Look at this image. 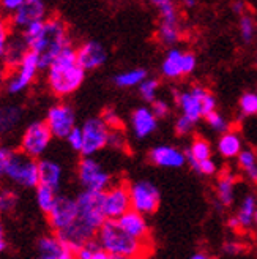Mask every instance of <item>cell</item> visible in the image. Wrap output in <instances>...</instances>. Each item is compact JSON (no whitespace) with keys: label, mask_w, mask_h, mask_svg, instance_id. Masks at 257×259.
<instances>
[{"label":"cell","mask_w":257,"mask_h":259,"mask_svg":"<svg viewBox=\"0 0 257 259\" xmlns=\"http://www.w3.org/2000/svg\"><path fill=\"white\" fill-rule=\"evenodd\" d=\"M151 111L155 112V115L158 119H164V117H168L169 112H171V106H169V103L166 101V100H155L151 103Z\"/></svg>","instance_id":"obj_43"},{"label":"cell","mask_w":257,"mask_h":259,"mask_svg":"<svg viewBox=\"0 0 257 259\" xmlns=\"http://www.w3.org/2000/svg\"><path fill=\"white\" fill-rule=\"evenodd\" d=\"M7 68L5 67H0V94H2V87L5 84V77H7Z\"/></svg>","instance_id":"obj_54"},{"label":"cell","mask_w":257,"mask_h":259,"mask_svg":"<svg viewBox=\"0 0 257 259\" xmlns=\"http://www.w3.org/2000/svg\"><path fill=\"white\" fill-rule=\"evenodd\" d=\"M238 111L241 117L257 115V92H245L238 100Z\"/></svg>","instance_id":"obj_31"},{"label":"cell","mask_w":257,"mask_h":259,"mask_svg":"<svg viewBox=\"0 0 257 259\" xmlns=\"http://www.w3.org/2000/svg\"><path fill=\"white\" fill-rule=\"evenodd\" d=\"M237 163H238V167L240 169L245 172L248 167L254 166L257 163V155L254 153V150L251 149H243L240 153H238V157H237Z\"/></svg>","instance_id":"obj_39"},{"label":"cell","mask_w":257,"mask_h":259,"mask_svg":"<svg viewBox=\"0 0 257 259\" xmlns=\"http://www.w3.org/2000/svg\"><path fill=\"white\" fill-rule=\"evenodd\" d=\"M76 201H78V218L76 220L98 234V229L108 220L105 213V191L82 190L76 196Z\"/></svg>","instance_id":"obj_5"},{"label":"cell","mask_w":257,"mask_h":259,"mask_svg":"<svg viewBox=\"0 0 257 259\" xmlns=\"http://www.w3.org/2000/svg\"><path fill=\"white\" fill-rule=\"evenodd\" d=\"M245 174H246V177L251 180L252 184H255V185H257V163H255L254 166L248 167V169L245 171Z\"/></svg>","instance_id":"obj_51"},{"label":"cell","mask_w":257,"mask_h":259,"mask_svg":"<svg viewBox=\"0 0 257 259\" xmlns=\"http://www.w3.org/2000/svg\"><path fill=\"white\" fill-rule=\"evenodd\" d=\"M46 4L44 0H25V2L13 13L10 24L15 29L24 30L30 24L40 22L46 19Z\"/></svg>","instance_id":"obj_16"},{"label":"cell","mask_w":257,"mask_h":259,"mask_svg":"<svg viewBox=\"0 0 257 259\" xmlns=\"http://www.w3.org/2000/svg\"><path fill=\"white\" fill-rule=\"evenodd\" d=\"M10 25L7 21L0 19V60L4 59L5 56V51H7V46H8V41H10Z\"/></svg>","instance_id":"obj_41"},{"label":"cell","mask_w":257,"mask_h":259,"mask_svg":"<svg viewBox=\"0 0 257 259\" xmlns=\"http://www.w3.org/2000/svg\"><path fill=\"white\" fill-rule=\"evenodd\" d=\"M205 120H207L209 126L216 133H224L229 130V123H227L226 117L218 111H213L212 114H209L207 117H205Z\"/></svg>","instance_id":"obj_36"},{"label":"cell","mask_w":257,"mask_h":259,"mask_svg":"<svg viewBox=\"0 0 257 259\" xmlns=\"http://www.w3.org/2000/svg\"><path fill=\"white\" fill-rule=\"evenodd\" d=\"M125 144H126V139H125V135H123L122 130L111 128L109 130V138H108V147L119 150V149H123Z\"/></svg>","instance_id":"obj_40"},{"label":"cell","mask_w":257,"mask_h":259,"mask_svg":"<svg viewBox=\"0 0 257 259\" xmlns=\"http://www.w3.org/2000/svg\"><path fill=\"white\" fill-rule=\"evenodd\" d=\"M189 259H212L209 254H205V253H202V251H197V253H194L192 254Z\"/></svg>","instance_id":"obj_55"},{"label":"cell","mask_w":257,"mask_h":259,"mask_svg":"<svg viewBox=\"0 0 257 259\" xmlns=\"http://www.w3.org/2000/svg\"><path fill=\"white\" fill-rule=\"evenodd\" d=\"M188 150L191 152V155L194 157L197 161H202V160H207V158H212V146L209 141H205L202 138H197L192 141V144L188 147Z\"/></svg>","instance_id":"obj_35"},{"label":"cell","mask_w":257,"mask_h":259,"mask_svg":"<svg viewBox=\"0 0 257 259\" xmlns=\"http://www.w3.org/2000/svg\"><path fill=\"white\" fill-rule=\"evenodd\" d=\"M131 130L136 139H145L158 130V117L151 108L140 106L131 112Z\"/></svg>","instance_id":"obj_20"},{"label":"cell","mask_w":257,"mask_h":259,"mask_svg":"<svg viewBox=\"0 0 257 259\" xmlns=\"http://www.w3.org/2000/svg\"><path fill=\"white\" fill-rule=\"evenodd\" d=\"M139 95L142 98L145 103H151L157 100V95H158V89H160V81L157 77H147L142 82L139 84Z\"/></svg>","instance_id":"obj_32"},{"label":"cell","mask_w":257,"mask_h":259,"mask_svg":"<svg viewBox=\"0 0 257 259\" xmlns=\"http://www.w3.org/2000/svg\"><path fill=\"white\" fill-rule=\"evenodd\" d=\"M254 225L257 226V210H255V215H254Z\"/></svg>","instance_id":"obj_58"},{"label":"cell","mask_w":257,"mask_h":259,"mask_svg":"<svg viewBox=\"0 0 257 259\" xmlns=\"http://www.w3.org/2000/svg\"><path fill=\"white\" fill-rule=\"evenodd\" d=\"M24 109L19 105H2L0 106V138H8L16 132L21 125Z\"/></svg>","instance_id":"obj_22"},{"label":"cell","mask_w":257,"mask_h":259,"mask_svg":"<svg viewBox=\"0 0 257 259\" xmlns=\"http://www.w3.org/2000/svg\"><path fill=\"white\" fill-rule=\"evenodd\" d=\"M29 46L25 43L22 33L19 36H10V41L5 51V56L2 59L4 67L10 71L13 68H16L18 65L21 63V60L24 59V56L27 54Z\"/></svg>","instance_id":"obj_23"},{"label":"cell","mask_w":257,"mask_h":259,"mask_svg":"<svg viewBox=\"0 0 257 259\" xmlns=\"http://www.w3.org/2000/svg\"><path fill=\"white\" fill-rule=\"evenodd\" d=\"M147 77H148L147 70L133 68V70H128V71L117 73L112 77V81L120 89H131V87H139V84L144 79H147Z\"/></svg>","instance_id":"obj_29"},{"label":"cell","mask_w":257,"mask_h":259,"mask_svg":"<svg viewBox=\"0 0 257 259\" xmlns=\"http://www.w3.org/2000/svg\"><path fill=\"white\" fill-rule=\"evenodd\" d=\"M182 2H183V5H185L186 8H192V7H196L197 0H182Z\"/></svg>","instance_id":"obj_57"},{"label":"cell","mask_w":257,"mask_h":259,"mask_svg":"<svg viewBox=\"0 0 257 259\" xmlns=\"http://www.w3.org/2000/svg\"><path fill=\"white\" fill-rule=\"evenodd\" d=\"M117 222L130 236L142 242H150V226L147 222V217L144 213H140L134 209H130L126 213H123Z\"/></svg>","instance_id":"obj_21"},{"label":"cell","mask_w":257,"mask_h":259,"mask_svg":"<svg viewBox=\"0 0 257 259\" xmlns=\"http://www.w3.org/2000/svg\"><path fill=\"white\" fill-rule=\"evenodd\" d=\"M243 250V245L237 243V242H226L223 245V251L229 256H232V254H238L240 251Z\"/></svg>","instance_id":"obj_49"},{"label":"cell","mask_w":257,"mask_h":259,"mask_svg":"<svg viewBox=\"0 0 257 259\" xmlns=\"http://www.w3.org/2000/svg\"><path fill=\"white\" fill-rule=\"evenodd\" d=\"M245 10H246V5L243 0H235V2L232 4V11L235 13V15H245Z\"/></svg>","instance_id":"obj_50"},{"label":"cell","mask_w":257,"mask_h":259,"mask_svg":"<svg viewBox=\"0 0 257 259\" xmlns=\"http://www.w3.org/2000/svg\"><path fill=\"white\" fill-rule=\"evenodd\" d=\"M88 259H112V256H111L108 251H105L102 248H99L98 251L93 253V256H90Z\"/></svg>","instance_id":"obj_52"},{"label":"cell","mask_w":257,"mask_h":259,"mask_svg":"<svg viewBox=\"0 0 257 259\" xmlns=\"http://www.w3.org/2000/svg\"><path fill=\"white\" fill-rule=\"evenodd\" d=\"M18 205V193L11 188H0V213H11Z\"/></svg>","instance_id":"obj_34"},{"label":"cell","mask_w":257,"mask_h":259,"mask_svg":"<svg viewBox=\"0 0 257 259\" xmlns=\"http://www.w3.org/2000/svg\"><path fill=\"white\" fill-rule=\"evenodd\" d=\"M218 108V100L212 92H207V95L203 97L202 100V112H203V117H207L209 114H212L213 111H216Z\"/></svg>","instance_id":"obj_45"},{"label":"cell","mask_w":257,"mask_h":259,"mask_svg":"<svg viewBox=\"0 0 257 259\" xmlns=\"http://www.w3.org/2000/svg\"><path fill=\"white\" fill-rule=\"evenodd\" d=\"M76 53H78V63L85 71L96 70L102 67L108 60V49L105 48V45L95 40L81 45L76 49Z\"/></svg>","instance_id":"obj_18"},{"label":"cell","mask_w":257,"mask_h":259,"mask_svg":"<svg viewBox=\"0 0 257 259\" xmlns=\"http://www.w3.org/2000/svg\"><path fill=\"white\" fill-rule=\"evenodd\" d=\"M111 126L102 117H90L82 123L84 133V146L81 150L82 157H93L95 153L108 147Z\"/></svg>","instance_id":"obj_11"},{"label":"cell","mask_w":257,"mask_h":259,"mask_svg":"<svg viewBox=\"0 0 257 259\" xmlns=\"http://www.w3.org/2000/svg\"><path fill=\"white\" fill-rule=\"evenodd\" d=\"M131 209L130 185H111L105 191V213L109 220H119Z\"/></svg>","instance_id":"obj_14"},{"label":"cell","mask_w":257,"mask_h":259,"mask_svg":"<svg viewBox=\"0 0 257 259\" xmlns=\"http://www.w3.org/2000/svg\"><path fill=\"white\" fill-rule=\"evenodd\" d=\"M78 179L84 190L106 191L112 185V176L95 157H82L78 163Z\"/></svg>","instance_id":"obj_9"},{"label":"cell","mask_w":257,"mask_h":259,"mask_svg":"<svg viewBox=\"0 0 257 259\" xmlns=\"http://www.w3.org/2000/svg\"><path fill=\"white\" fill-rule=\"evenodd\" d=\"M182 57L183 51L178 48H169V51L166 53L163 62H161V74L168 79H178L180 76H183L182 71Z\"/></svg>","instance_id":"obj_25"},{"label":"cell","mask_w":257,"mask_h":259,"mask_svg":"<svg viewBox=\"0 0 257 259\" xmlns=\"http://www.w3.org/2000/svg\"><path fill=\"white\" fill-rule=\"evenodd\" d=\"M46 123L53 133L54 138L57 139H67L71 130L76 126V114L70 105H54L49 108L46 114Z\"/></svg>","instance_id":"obj_13"},{"label":"cell","mask_w":257,"mask_h":259,"mask_svg":"<svg viewBox=\"0 0 257 259\" xmlns=\"http://www.w3.org/2000/svg\"><path fill=\"white\" fill-rule=\"evenodd\" d=\"M21 33L29 49L40 57V70H47L62 51L71 45L68 27L60 18L30 24Z\"/></svg>","instance_id":"obj_1"},{"label":"cell","mask_w":257,"mask_h":259,"mask_svg":"<svg viewBox=\"0 0 257 259\" xmlns=\"http://www.w3.org/2000/svg\"><path fill=\"white\" fill-rule=\"evenodd\" d=\"M196 67H197V57H196V54L183 53V57H182V71H183V76L191 74L192 71L196 70Z\"/></svg>","instance_id":"obj_42"},{"label":"cell","mask_w":257,"mask_h":259,"mask_svg":"<svg viewBox=\"0 0 257 259\" xmlns=\"http://www.w3.org/2000/svg\"><path fill=\"white\" fill-rule=\"evenodd\" d=\"M96 240L111 256H147L151 251V242H142L130 236L117 220L108 218L98 229Z\"/></svg>","instance_id":"obj_3"},{"label":"cell","mask_w":257,"mask_h":259,"mask_svg":"<svg viewBox=\"0 0 257 259\" xmlns=\"http://www.w3.org/2000/svg\"><path fill=\"white\" fill-rule=\"evenodd\" d=\"M131 209L144 213L145 217L153 215L160 207L161 193L160 188L150 180H136L130 185Z\"/></svg>","instance_id":"obj_10"},{"label":"cell","mask_w":257,"mask_h":259,"mask_svg":"<svg viewBox=\"0 0 257 259\" xmlns=\"http://www.w3.org/2000/svg\"><path fill=\"white\" fill-rule=\"evenodd\" d=\"M148 160L151 164L164 167V169H178V167L186 164L185 150H180L175 146H168V144H160L151 147L148 152Z\"/></svg>","instance_id":"obj_17"},{"label":"cell","mask_w":257,"mask_h":259,"mask_svg":"<svg viewBox=\"0 0 257 259\" xmlns=\"http://www.w3.org/2000/svg\"><path fill=\"white\" fill-rule=\"evenodd\" d=\"M216 198L223 207H230L234 204V201H235V177L230 172H226L218 179Z\"/></svg>","instance_id":"obj_27"},{"label":"cell","mask_w":257,"mask_h":259,"mask_svg":"<svg viewBox=\"0 0 257 259\" xmlns=\"http://www.w3.org/2000/svg\"><path fill=\"white\" fill-rule=\"evenodd\" d=\"M40 71V57L33 51H27L21 63L10 73L7 71L5 77V90L10 95H19L35 81V77Z\"/></svg>","instance_id":"obj_6"},{"label":"cell","mask_w":257,"mask_h":259,"mask_svg":"<svg viewBox=\"0 0 257 259\" xmlns=\"http://www.w3.org/2000/svg\"><path fill=\"white\" fill-rule=\"evenodd\" d=\"M209 89H205L202 85H194L189 90L185 92H175V103L178 109L182 111V114L188 115L189 119H192L196 123L203 117L202 112V100L207 95Z\"/></svg>","instance_id":"obj_15"},{"label":"cell","mask_w":257,"mask_h":259,"mask_svg":"<svg viewBox=\"0 0 257 259\" xmlns=\"http://www.w3.org/2000/svg\"><path fill=\"white\" fill-rule=\"evenodd\" d=\"M76 218H78V201L76 198L59 194L54 207L47 213L49 226L53 228L54 232H59L68 228Z\"/></svg>","instance_id":"obj_12"},{"label":"cell","mask_w":257,"mask_h":259,"mask_svg":"<svg viewBox=\"0 0 257 259\" xmlns=\"http://www.w3.org/2000/svg\"><path fill=\"white\" fill-rule=\"evenodd\" d=\"M255 210H257V198L254 194H246V196L241 199V204L235 215L238 220L240 229H248L254 225Z\"/></svg>","instance_id":"obj_28"},{"label":"cell","mask_w":257,"mask_h":259,"mask_svg":"<svg viewBox=\"0 0 257 259\" xmlns=\"http://www.w3.org/2000/svg\"><path fill=\"white\" fill-rule=\"evenodd\" d=\"M7 248V239H5V231H4V225L0 223V253Z\"/></svg>","instance_id":"obj_53"},{"label":"cell","mask_w":257,"mask_h":259,"mask_svg":"<svg viewBox=\"0 0 257 259\" xmlns=\"http://www.w3.org/2000/svg\"><path fill=\"white\" fill-rule=\"evenodd\" d=\"M5 177L21 188H36L40 185V161L22 150H13Z\"/></svg>","instance_id":"obj_4"},{"label":"cell","mask_w":257,"mask_h":259,"mask_svg":"<svg viewBox=\"0 0 257 259\" xmlns=\"http://www.w3.org/2000/svg\"><path fill=\"white\" fill-rule=\"evenodd\" d=\"M67 142H68V146H70L73 150H76V152H79V153H81L82 146H84L82 126H78V125H76V126L71 130V132H70V135L67 136Z\"/></svg>","instance_id":"obj_38"},{"label":"cell","mask_w":257,"mask_h":259,"mask_svg":"<svg viewBox=\"0 0 257 259\" xmlns=\"http://www.w3.org/2000/svg\"><path fill=\"white\" fill-rule=\"evenodd\" d=\"M148 2L157 7L160 15H161V22L158 29V38L160 41L172 48L177 45L180 40V21H178V11L174 4V0H148Z\"/></svg>","instance_id":"obj_8"},{"label":"cell","mask_w":257,"mask_h":259,"mask_svg":"<svg viewBox=\"0 0 257 259\" xmlns=\"http://www.w3.org/2000/svg\"><path fill=\"white\" fill-rule=\"evenodd\" d=\"M218 153L221 155L223 158H237L238 153L243 150L241 144V138L237 132H227L221 133L220 139H218Z\"/></svg>","instance_id":"obj_26"},{"label":"cell","mask_w":257,"mask_h":259,"mask_svg":"<svg viewBox=\"0 0 257 259\" xmlns=\"http://www.w3.org/2000/svg\"><path fill=\"white\" fill-rule=\"evenodd\" d=\"M112 259H147V256H112Z\"/></svg>","instance_id":"obj_56"},{"label":"cell","mask_w":257,"mask_h":259,"mask_svg":"<svg viewBox=\"0 0 257 259\" xmlns=\"http://www.w3.org/2000/svg\"><path fill=\"white\" fill-rule=\"evenodd\" d=\"M33 259H76V253L70 250L56 234H53L38 239L36 254Z\"/></svg>","instance_id":"obj_19"},{"label":"cell","mask_w":257,"mask_h":259,"mask_svg":"<svg viewBox=\"0 0 257 259\" xmlns=\"http://www.w3.org/2000/svg\"><path fill=\"white\" fill-rule=\"evenodd\" d=\"M47 71V85L57 97H68L78 90L84 79L85 70L78 63V53L70 45L50 63Z\"/></svg>","instance_id":"obj_2"},{"label":"cell","mask_w":257,"mask_h":259,"mask_svg":"<svg viewBox=\"0 0 257 259\" xmlns=\"http://www.w3.org/2000/svg\"><path fill=\"white\" fill-rule=\"evenodd\" d=\"M238 30H240V38L243 43H252L254 36H255V22L251 16H248L246 13L240 16V22H238Z\"/></svg>","instance_id":"obj_33"},{"label":"cell","mask_w":257,"mask_h":259,"mask_svg":"<svg viewBox=\"0 0 257 259\" xmlns=\"http://www.w3.org/2000/svg\"><path fill=\"white\" fill-rule=\"evenodd\" d=\"M57 191L54 188H50L47 185L40 184L35 188V199H36V205L43 213H49L50 209L54 207L56 201H57Z\"/></svg>","instance_id":"obj_30"},{"label":"cell","mask_w":257,"mask_h":259,"mask_svg":"<svg viewBox=\"0 0 257 259\" xmlns=\"http://www.w3.org/2000/svg\"><path fill=\"white\" fill-rule=\"evenodd\" d=\"M25 0H0V7L8 13H15Z\"/></svg>","instance_id":"obj_48"},{"label":"cell","mask_w":257,"mask_h":259,"mask_svg":"<svg viewBox=\"0 0 257 259\" xmlns=\"http://www.w3.org/2000/svg\"><path fill=\"white\" fill-rule=\"evenodd\" d=\"M38 161H40V184L59 191L63 179V169L60 163L50 158H41Z\"/></svg>","instance_id":"obj_24"},{"label":"cell","mask_w":257,"mask_h":259,"mask_svg":"<svg viewBox=\"0 0 257 259\" xmlns=\"http://www.w3.org/2000/svg\"><path fill=\"white\" fill-rule=\"evenodd\" d=\"M54 136L50 133L46 120H35L25 126V130L22 132L19 141V150L40 160L47 150Z\"/></svg>","instance_id":"obj_7"},{"label":"cell","mask_w":257,"mask_h":259,"mask_svg":"<svg viewBox=\"0 0 257 259\" xmlns=\"http://www.w3.org/2000/svg\"><path fill=\"white\" fill-rule=\"evenodd\" d=\"M194 125H196V122L192 119H189L188 115L180 114L175 120V123H174V128H175V133L178 136H186L192 132V130H194Z\"/></svg>","instance_id":"obj_37"},{"label":"cell","mask_w":257,"mask_h":259,"mask_svg":"<svg viewBox=\"0 0 257 259\" xmlns=\"http://www.w3.org/2000/svg\"><path fill=\"white\" fill-rule=\"evenodd\" d=\"M216 171H218V166H216V163H215L213 158H207V160L199 161V169H197V174L199 176H207V177H210V176L216 174Z\"/></svg>","instance_id":"obj_44"},{"label":"cell","mask_w":257,"mask_h":259,"mask_svg":"<svg viewBox=\"0 0 257 259\" xmlns=\"http://www.w3.org/2000/svg\"><path fill=\"white\" fill-rule=\"evenodd\" d=\"M11 153H13V149L7 146H0V179L5 177V171H7Z\"/></svg>","instance_id":"obj_46"},{"label":"cell","mask_w":257,"mask_h":259,"mask_svg":"<svg viewBox=\"0 0 257 259\" xmlns=\"http://www.w3.org/2000/svg\"><path fill=\"white\" fill-rule=\"evenodd\" d=\"M102 119H105V122L111 126V128H119V125H120V119H119V115L115 114L112 109H106L105 112H102V115H101Z\"/></svg>","instance_id":"obj_47"}]
</instances>
